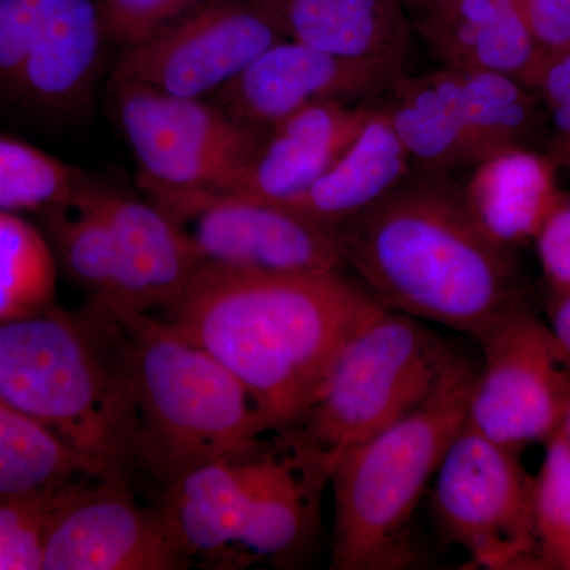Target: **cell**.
Returning <instances> with one entry per match:
<instances>
[{
    "label": "cell",
    "mask_w": 570,
    "mask_h": 570,
    "mask_svg": "<svg viewBox=\"0 0 570 570\" xmlns=\"http://www.w3.org/2000/svg\"><path fill=\"white\" fill-rule=\"evenodd\" d=\"M384 309L343 272L205 265L165 321L219 360L281 433L302 422L347 341Z\"/></svg>",
    "instance_id": "6da1fadb"
},
{
    "label": "cell",
    "mask_w": 570,
    "mask_h": 570,
    "mask_svg": "<svg viewBox=\"0 0 570 570\" xmlns=\"http://www.w3.org/2000/svg\"><path fill=\"white\" fill-rule=\"evenodd\" d=\"M341 232L346 268L385 309L478 340L523 303L512 250L482 230L448 175H409Z\"/></svg>",
    "instance_id": "7a4b0ae2"
},
{
    "label": "cell",
    "mask_w": 570,
    "mask_h": 570,
    "mask_svg": "<svg viewBox=\"0 0 570 570\" xmlns=\"http://www.w3.org/2000/svg\"><path fill=\"white\" fill-rule=\"evenodd\" d=\"M0 397L99 479L129 483L140 466L126 344L118 318L100 303L0 321Z\"/></svg>",
    "instance_id": "3957f363"
},
{
    "label": "cell",
    "mask_w": 570,
    "mask_h": 570,
    "mask_svg": "<svg viewBox=\"0 0 570 570\" xmlns=\"http://www.w3.org/2000/svg\"><path fill=\"white\" fill-rule=\"evenodd\" d=\"M475 376L478 367L460 355L422 403L333 463V569L397 570L415 562V509L466 423Z\"/></svg>",
    "instance_id": "277c9868"
},
{
    "label": "cell",
    "mask_w": 570,
    "mask_h": 570,
    "mask_svg": "<svg viewBox=\"0 0 570 570\" xmlns=\"http://www.w3.org/2000/svg\"><path fill=\"white\" fill-rule=\"evenodd\" d=\"M115 317L140 423V466L163 489L190 469L246 459L264 448L275 430L219 360L167 321Z\"/></svg>",
    "instance_id": "5b68a950"
},
{
    "label": "cell",
    "mask_w": 570,
    "mask_h": 570,
    "mask_svg": "<svg viewBox=\"0 0 570 570\" xmlns=\"http://www.w3.org/2000/svg\"><path fill=\"white\" fill-rule=\"evenodd\" d=\"M460 354L419 318L384 309L340 352L292 431L326 471L422 403Z\"/></svg>",
    "instance_id": "8992f818"
},
{
    "label": "cell",
    "mask_w": 570,
    "mask_h": 570,
    "mask_svg": "<svg viewBox=\"0 0 570 570\" xmlns=\"http://www.w3.org/2000/svg\"><path fill=\"white\" fill-rule=\"evenodd\" d=\"M381 105L423 171L448 175L510 146L542 127L543 105L523 82L491 71L442 69L400 78Z\"/></svg>",
    "instance_id": "52a82bcc"
},
{
    "label": "cell",
    "mask_w": 570,
    "mask_h": 570,
    "mask_svg": "<svg viewBox=\"0 0 570 570\" xmlns=\"http://www.w3.org/2000/svg\"><path fill=\"white\" fill-rule=\"evenodd\" d=\"M434 485V512L445 538L479 568H540L534 528V475L520 453L469 423L450 445Z\"/></svg>",
    "instance_id": "ba28073f"
},
{
    "label": "cell",
    "mask_w": 570,
    "mask_h": 570,
    "mask_svg": "<svg viewBox=\"0 0 570 570\" xmlns=\"http://www.w3.org/2000/svg\"><path fill=\"white\" fill-rule=\"evenodd\" d=\"M112 86L142 189H227L265 140V130L238 121L220 105L138 82Z\"/></svg>",
    "instance_id": "9c48e42d"
},
{
    "label": "cell",
    "mask_w": 570,
    "mask_h": 570,
    "mask_svg": "<svg viewBox=\"0 0 570 570\" xmlns=\"http://www.w3.org/2000/svg\"><path fill=\"white\" fill-rule=\"evenodd\" d=\"M145 190L189 236L206 265L266 273L346 268L341 227L316 223L287 206L224 190Z\"/></svg>",
    "instance_id": "30bf717a"
},
{
    "label": "cell",
    "mask_w": 570,
    "mask_h": 570,
    "mask_svg": "<svg viewBox=\"0 0 570 570\" xmlns=\"http://www.w3.org/2000/svg\"><path fill=\"white\" fill-rule=\"evenodd\" d=\"M483 352L469 425L515 452L547 441L570 404V354L549 322L513 306L478 337Z\"/></svg>",
    "instance_id": "8fae6325"
},
{
    "label": "cell",
    "mask_w": 570,
    "mask_h": 570,
    "mask_svg": "<svg viewBox=\"0 0 570 570\" xmlns=\"http://www.w3.org/2000/svg\"><path fill=\"white\" fill-rule=\"evenodd\" d=\"M193 564L160 505L129 483L85 475L59 493L48 521L43 570H181Z\"/></svg>",
    "instance_id": "7c38bea8"
},
{
    "label": "cell",
    "mask_w": 570,
    "mask_h": 570,
    "mask_svg": "<svg viewBox=\"0 0 570 570\" xmlns=\"http://www.w3.org/2000/svg\"><path fill=\"white\" fill-rule=\"evenodd\" d=\"M283 39L287 37L261 0H206L167 32L124 51L112 81L204 99Z\"/></svg>",
    "instance_id": "4fadbf2b"
},
{
    "label": "cell",
    "mask_w": 570,
    "mask_h": 570,
    "mask_svg": "<svg viewBox=\"0 0 570 570\" xmlns=\"http://www.w3.org/2000/svg\"><path fill=\"white\" fill-rule=\"evenodd\" d=\"M407 55L346 58L292 39L276 41L217 97L225 111L257 129L318 102L362 104L404 75Z\"/></svg>",
    "instance_id": "5bb4252c"
},
{
    "label": "cell",
    "mask_w": 570,
    "mask_h": 570,
    "mask_svg": "<svg viewBox=\"0 0 570 570\" xmlns=\"http://www.w3.org/2000/svg\"><path fill=\"white\" fill-rule=\"evenodd\" d=\"M374 107L318 102L266 130L253 163L224 193L284 204L305 193L363 129Z\"/></svg>",
    "instance_id": "9a60e30c"
},
{
    "label": "cell",
    "mask_w": 570,
    "mask_h": 570,
    "mask_svg": "<svg viewBox=\"0 0 570 570\" xmlns=\"http://www.w3.org/2000/svg\"><path fill=\"white\" fill-rule=\"evenodd\" d=\"M277 438L255 455L253 490L239 532L238 550L257 558L283 557L306 539L318 493L330 480L324 464L292 431H281Z\"/></svg>",
    "instance_id": "2e32d148"
},
{
    "label": "cell",
    "mask_w": 570,
    "mask_h": 570,
    "mask_svg": "<svg viewBox=\"0 0 570 570\" xmlns=\"http://www.w3.org/2000/svg\"><path fill=\"white\" fill-rule=\"evenodd\" d=\"M78 197L102 217L154 307H170L206 265L189 236L153 202L85 181Z\"/></svg>",
    "instance_id": "e0dca14e"
},
{
    "label": "cell",
    "mask_w": 570,
    "mask_h": 570,
    "mask_svg": "<svg viewBox=\"0 0 570 570\" xmlns=\"http://www.w3.org/2000/svg\"><path fill=\"white\" fill-rule=\"evenodd\" d=\"M557 165L531 146H510L472 168L463 187L469 209L494 243L513 250L534 242L560 200Z\"/></svg>",
    "instance_id": "ac0fdd59"
},
{
    "label": "cell",
    "mask_w": 570,
    "mask_h": 570,
    "mask_svg": "<svg viewBox=\"0 0 570 570\" xmlns=\"http://www.w3.org/2000/svg\"><path fill=\"white\" fill-rule=\"evenodd\" d=\"M258 452L246 459L214 461L190 469L164 487L160 509L190 560L202 558L227 564L242 561L238 539Z\"/></svg>",
    "instance_id": "d6986e66"
},
{
    "label": "cell",
    "mask_w": 570,
    "mask_h": 570,
    "mask_svg": "<svg viewBox=\"0 0 570 570\" xmlns=\"http://www.w3.org/2000/svg\"><path fill=\"white\" fill-rule=\"evenodd\" d=\"M105 43L97 0H59L11 94L40 110H75L91 91Z\"/></svg>",
    "instance_id": "ffe728a7"
},
{
    "label": "cell",
    "mask_w": 570,
    "mask_h": 570,
    "mask_svg": "<svg viewBox=\"0 0 570 570\" xmlns=\"http://www.w3.org/2000/svg\"><path fill=\"white\" fill-rule=\"evenodd\" d=\"M411 164V154L379 105L332 167L305 193L279 205L341 227L403 183Z\"/></svg>",
    "instance_id": "44dd1931"
},
{
    "label": "cell",
    "mask_w": 570,
    "mask_h": 570,
    "mask_svg": "<svg viewBox=\"0 0 570 570\" xmlns=\"http://www.w3.org/2000/svg\"><path fill=\"white\" fill-rule=\"evenodd\" d=\"M287 39L346 58L407 55L404 0H261Z\"/></svg>",
    "instance_id": "7402d4cb"
},
{
    "label": "cell",
    "mask_w": 570,
    "mask_h": 570,
    "mask_svg": "<svg viewBox=\"0 0 570 570\" xmlns=\"http://www.w3.org/2000/svg\"><path fill=\"white\" fill-rule=\"evenodd\" d=\"M56 262L75 284L118 316L154 309L151 299L124 261L108 225L77 194L69 204L39 213Z\"/></svg>",
    "instance_id": "603a6c76"
},
{
    "label": "cell",
    "mask_w": 570,
    "mask_h": 570,
    "mask_svg": "<svg viewBox=\"0 0 570 570\" xmlns=\"http://www.w3.org/2000/svg\"><path fill=\"white\" fill-rule=\"evenodd\" d=\"M94 474L50 431L0 397V501L56 489Z\"/></svg>",
    "instance_id": "cb8c5ba5"
},
{
    "label": "cell",
    "mask_w": 570,
    "mask_h": 570,
    "mask_svg": "<svg viewBox=\"0 0 570 570\" xmlns=\"http://www.w3.org/2000/svg\"><path fill=\"white\" fill-rule=\"evenodd\" d=\"M58 262L47 235L20 214L0 213V321L52 306Z\"/></svg>",
    "instance_id": "d4e9b609"
},
{
    "label": "cell",
    "mask_w": 570,
    "mask_h": 570,
    "mask_svg": "<svg viewBox=\"0 0 570 570\" xmlns=\"http://www.w3.org/2000/svg\"><path fill=\"white\" fill-rule=\"evenodd\" d=\"M82 179L58 157L0 135V213L39 214L69 204Z\"/></svg>",
    "instance_id": "484cf974"
},
{
    "label": "cell",
    "mask_w": 570,
    "mask_h": 570,
    "mask_svg": "<svg viewBox=\"0 0 570 570\" xmlns=\"http://www.w3.org/2000/svg\"><path fill=\"white\" fill-rule=\"evenodd\" d=\"M532 502L540 568L570 570V444L560 430L546 442Z\"/></svg>",
    "instance_id": "4316f807"
},
{
    "label": "cell",
    "mask_w": 570,
    "mask_h": 570,
    "mask_svg": "<svg viewBox=\"0 0 570 570\" xmlns=\"http://www.w3.org/2000/svg\"><path fill=\"white\" fill-rule=\"evenodd\" d=\"M67 483L0 501V570L43 569L48 521Z\"/></svg>",
    "instance_id": "83f0119b"
},
{
    "label": "cell",
    "mask_w": 570,
    "mask_h": 570,
    "mask_svg": "<svg viewBox=\"0 0 570 570\" xmlns=\"http://www.w3.org/2000/svg\"><path fill=\"white\" fill-rule=\"evenodd\" d=\"M206 0H97L105 39L127 51L156 39Z\"/></svg>",
    "instance_id": "f1b7e54d"
},
{
    "label": "cell",
    "mask_w": 570,
    "mask_h": 570,
    "mask_svg": "<svg viewBox=\"0 0 570 570\" xmlns=\"http://www.w3.org/2000/svg\"><path fill=\"white\" fill-rule=\"evenodd\" d=\"M59 0H0V89L11 92L18 75Z\"/></svg>",
    "instance_id": "f546056e"
},
{
    "label": "cell",
    "mask_w": 570,
    "mask_h": 570,
    "mask_svg": "<svg viewBox=\"0 0 570 570\" xmlns=\"http://www.w3.org/2000/svg\"><path fill=\"white\" fill-rule=\"evenodd\" d=\"M534 91L549 126L547 154L558 170L570 176V48L543 61Z\"/></svg>",
    "instance_id": "4dcf8cb0"
},
{
    "label": "cell",
    "mask_w": 570,
    "mask_h": 570,
    "mask_svg": "<svg viewBox=\"0 0 570 570\" xmlns=\"http://www.w3.org/2000/svg\"><path fill=\"white\" fill-rule=\"evenodd\" d=\"M550 295L570 291V194L562 193L534 238Z\"/></svg>",
    "instance_id": "1f68e13d"
},
{
    "label": "cell",
    "mask_w": 570,
    "mask_h": 570,
    "mask_svg": "<svg viewBox=\"0 0 570 570\" xmlns=\"http://www.w3.org/2000/svg\"><path fill=\"white\" fill-rule=\"evenodd\" d=\"M517 3V0H460L448 13L433 20L420 21L414 24V29L425 40L430 50L434 51L448 41L466 36L494 20L502 11Z\"/></svg>",
    "instance_id": "d6a6232c"
},
{
    "label": "cell",
    "mask_w": 570,
    "mask_h": 570,
    "mask_svg": "<svg viewBox=\"0 0 570 570\" xmlns=\"http://www.w3.org/2000/svg\"><path fill=\"white\" fill-rule=\"evenodd\" d=\"M517 2L546 59L570 48V0H517Z\"/></svg>",
    "instance_id": "836d02e7"
},
{
    "label": "cell",
    "mask_w": 570,
    "mask_h": 570,
    "mask_svg": "<svg viewBox=\"0 0 570 570\" xmlns=\"http://www.w3.org/2000/svg\"><path fill=\"white\" fill-rule=\"evenodd\" d=\"M549 325L570 354V291L550 295Z\"/></svg>",
    "instance_id": "e575fe53"
},
{
    "label": "cell",
    "mask_w": 570,
    "mask_h": 570,
    "mask_svg": "<svg viewBox=\"0 0 570 570\" xmlns=\"http://www.w3.org/2000/svg\"><path fill=\"white\" fill-rule=\"evenodd\" d=\"M459 2L460 0H404L414 24L441 17V14L452 10Z\"/></svg>",
    "instance_id": "d590c367"
},
{
    "label": "cell",
    "mask_w": 570,
    "mask_h": 570,
    "mask_svg": "<svg viewBox=\"0 0 570 570\" xmlns=\"http://www.w3.org/2000/svg\"><path fill=\"white\" fill-rule=\"evenodd\" d=\"M560 431L562 436H564L566 441L570 444V404L568 411H566L564 419H562Z\"/></svg>",
    "instance_id": "8d00e7d4"
}]
</instances>
